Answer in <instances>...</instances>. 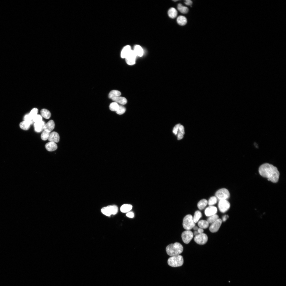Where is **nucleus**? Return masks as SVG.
<instances>
[{"label":"nucleus","mask_w":286,"mask_h":286,"mask_svg":"<svg viewBox=\"0 0 286 286\" xmlns=\"http://www.w3.org/2000/svg\"><path fill=\"white\" fill-rule=\"evenodd\" d=\"M259 171L260 175L273 183L278 182L280 173L277 168L272 165L265 163L260 166Z\"/></svg>","instance_id":"nucleus-1"},{"label":"nucleus","mask_w":286,"mask_h":286,"mask_svg":"<svg viewBox=\"0 0 286 286\" xmlns=\"http://www.w3.org/2000/svg\"><path fill=\"white\" fill-rule=\"evenodd\" d=\"M183 250L182 246L178 242L170 244L166 248L167 254L171 257L179 255L182 252Z\"/></svg>","instance_id":"nucleus-2"},{"label":"nucleus","mask_w":286,"mask_h":286,"mask_svg":"<svg viewBox=\"0 0 286 286\" xmlns=\"http://www.w3.org/2000/svg\"><path fill=\"white\" fill-rule=\"evenodd\" d=\"M168 264L170 266L172 267H180L184 263L183 257L180 255L170 257L168 260Z\"/></svg>","instance_id":"nucleus-3"},{"label":"nucleus","mask_w":286,"mask_h":286,"mask_svg":"<svg viewBox=\"0 0 286 286\" xmlns=\"http://www.w3.org/2000/svg\"><path fill=\"white\" fill-rule=\"evenodd\" d=\"M182 225L184 228L186 230H190L195 226V223L194 221L192 216L189 214L184 218L183 220Z\"/></svg>","instance_id":"nucleus-4"},{"label":"nucleus","mask_w":286,"mask_h":286,"mask_svg":"<svg viewBox=\"0 0 286 286\" xmlns=\"http://www.w3.org/2000/svg\"><path fill=\"white\" fill-rule=\"evenodd\" d=\"M118 209L116 205L108 206L103 208L101 210L102 213L107 216H110L112 214H116L118 212Z\"/></svg>","instance_id":"nucleus-5"},{"label":"nucleus","mask_w":286,"mask_h":286,"mask_svg":"<svg viewBox=\"0 0 286 286\" xmlns=\"http://www.w3.org/2000/svg\"><path fill=\"white\" fill-rule=\"evenodd\" d=\"M215 196L219 201L227 200L230 197V194L227 189L223 188L219 189L216 192Z\"/></svg>","instance_id":"nucleus-6"},{"label":"nucleus","mask_w":286,"mask_h":286,"mask_svg":"<svg viewBox=\"0 0 286 286\" xmlns=\"http://www.w3.org/2000/svg\"><path fill=\"white\" fill-rule=\"evenodd\" d=\"M218 207L220 211L224 213L229 210L230 207V204L227 200H220L219 202Z\"/></svg>","instance_id":"nucleus-7"},{"label":"nucleus","mask_w":286,"mask_h":286,"mask_svg":"<svg viewBox=\"0 0 286 286\" xmlns=\"http://www.w3.org/2000/svg\"><path fill=\"white\" fill-rule=\"evenodd\" d=\"M193 233L190 230L184 231L182 234L181 237L182 241L186 244H188L193 238Z\"/></svg>","instance_id":"nucleus-8"},{"label":"nucleus","mask_w":286,"mask_h":286,"mask_svg":"<svg viewBox=\"0 0 286 286\" xmlns=\"http://www.w3.org/2000/svg\"><path fill=\"white\" fill-rule=\"evenodd\" d=\"M194 240L197 244L200 245H203L207 242L208 237L207 234L203 233L199 234L195 236Z\"/></svg>","instance_id":"nucleus-9"},{"label":"nucleus","mask_w":286,"mask_h":286,"mask_svg":"<svg viewBox=\"0 0 286 286\" xmlns=\"http://www.w3.org/2000/svg\"><path fill=\"white\" fill-rule=\"evenodd\" d=\"M137 56L133 50H131L130 53L125 58L127 63L129 65H132L136 63Z\"/></svg>","instance_id":"nucleus-10"},{"label":"nucleus","mask_w":286,"mask_h":286,"mask_svg":"<svg viewBox=\"0 0 286 286\" xmlns=\"http://www.w3.org/2000/svg\"><path fill=\"white\" fill-rule=\"evenodd\" d=\"M222 222V219L219 218L216 221L212 223L209 228L210 231L212 233L217 232L221 225Z\"/></svg>","instance_id":"nucleus-11"},{"label":"nucleus","mask_w":286,"mask_h":286,"mask_svg":"<svg viewBox=\"0 0 286 286\" xmlns=\"http://www.w3.org/2000/svg\"><path fill=\"white\" fill-rule=\"evenodd\" d=\"M217 211V209L216 207L209 206L205 210V213L207 217H210L216 214Z\"/></svg>","instance_id":"nucleus-12"},{"label":"nucleus","mask_w":286,"mask_h":286,"mask_svg":"<svg viewBox=\"0 0 286 286\" xmlns=\"http://www.w3.org/2000/svg\"><path fill=\"white\" fill-rule=\"evenodd\" d=\"M45 124V122L43 121L35 123L34 127L35 131L37 132H41L44 130V127Z\"/></svg>","instance_id":"nucleus-13"},{"label":"nucleus","mask_w":286,"mask_h":286,"mask_svg":"<svg viewBox=\"0 0 286 286\" xmlns=\"http://www.w3.org/2000/svg\"><path fill=\"white\" fill-rule=\"evenodd\" d=\"M48 140L50 142H58L60 140L59 136L57 132L53 131L50 133Z\"/></svg>","instance_id":"nucleus-14"},{"label":"nucleus","mask_w":286,"mask_h":286,"mask_svg":"<svg viewBox=\"0 0 286 286\" xmlns=\"http://www.w3.org/2000/svg\"><path fill=\"white\" fill-rule=\"evenodd\" d=\"M55 124L53 120H51L45 124L44 127V130L50 132L53 130L54 128Z\"/></svg>","instance_id":"nucleus-15"},{"label":"nucleus","mask_w":286,"mask_h":286,"mask_svg":"<svg viewBox=\"0 0 286 286\" xmlns=\"http://www.w3.org/2000/svg\"><path fill=\"white\" fill-rule=\"evenodd\" d=\"M45 148L46 150L49 152H52L58 148V146L55 143L50 142L45 145Z\"/></svg>","instance_id":"nucleus-16"},{"label":"nucleus","mask_w":286,"mask_h":286,"mask_svg":"<svg viewBox=\"0 0 286 286\" xmlns=\"http://www.w3.org/2000/svg\"><path fill=\"white\" fill-rule=\"evenodd\" d=\"M112 99L114 102L122 105L126 104L127 102V100L125 98L120 96L114 98Z\"/></svg>","instance_id":"nucleus-17"},{"label":"nucleus","mask_w":286,"mask_h":286,"mask_svg":"<svg viewBox=\"0 0 286 286\" xmlns=\"http://www.w3.org/2000/svg\"><path fill=\"white\" fill-rule=\"evenodd\" d=\"M131 50V47L129 45H127L124 47L122 49L121 53V57L122 58H125Z\"/></svg>","instance_id":"nucleus-18"},{"label":"nucleus","mask_w":286,"mask_h":286,"mask_svg":"<svg viewBox=\"0 0 286 286\" xmlns=\"http://www.w3.org/2000/svg\"><path fill=\"white\" fill-rule=\"evenodd\" d=\"M133 50L137 56L141 57L144 54V50L142 47L139 45H137L135 46Z\"/></svg>","instance_id":"nucleus-19"},{"label":"nucleus","mask_w":286,"mask_h":286,"mask_svg":"<svg viewBox=\"0 0 286 286\" xmlns=\"http://www.w3.org/2000/svg\"><path fill=\"white\" fill-rule=\"evenodd\" d=\"M177 22L179 25L184 26L187 24V20L185 17L183 16H180L177 18Z\"/></svg>","instance_id":"nucleus-20"},{"label":"nucleus","mask_w":286,"mask_h":286,"mask_svg":"<svg viewBox=\"0 0 286 286\" xmlns=\"http://www.w3.org/2000/svg\"><path fill=\"white\" fill-rule=\"evenodd\" d=\"M208 204V201L205 199H203L200 201L197 204L198 209L202 210L205 208Z\"/></svg>","instance_id":"nucleus-21"},{"label":"nucleus","mask_w":286,"mask_h":286,"mask_svg":"<svg viewBox=\"0 0 286 286\" xmlns=\"http://www.w3.org/2000/svg\"><path fill=\"white\" fill-rule=\"evenodd\" d=\"M168 13L169 17L172 19L176 18L178 15L177 10L173 7L169 9Z\"/></svg>","instance_id":"nucleus-22"},{"label":"nucleus","mask_w":286,"mask_h":286,"mask_svg":"<svg viewBox=\"0 0 286 286\" xmlns=\"http://www.w3.org/2000/svg\"><path fill=\"white\" fill-rule=\"evenodd\" d=\"M209 223L207 220H201L198 222V225L200 228L202 229H206L208 228Z\"/></svg>","instance_id":"nucleus-23"},{"label":"nucleus","mask_w":286,"mask_h":286,"mask_svg":"<svg viewBox=\"0 0 286 286\" xmlns=\"http://www.w3.org/2000/svg\"><path fill=\"white\" fill-rule=\"evenodd\" d=\"M132 206L130 204H125L121 206L120 210L123 213L128 212L132 209Z\"/></svg>","instance_id":"nucleus-24"},{"label":"nucleus","mask_w":286,"mask_h":286,"mask_svg":"<svg viewBox=\"0 0 286 286\" xmlns=\"http://www.w3.org/2000/svg\"><path fill=\"white\" fill-rule=\"evenodd\" d=\"M41 114L42 116L46 119H49L51 115L50 112L45 109H43L41 110Z\"/></svg>","instance_id":"nucleus-25"},{"label":"nucleus","mask_w":286,"mask_h":286,"mask_svg":"<svg viewBox=\"0 0 286 286\" xmlns=\"http://www.w3.org/2000/svg\"><path fill=\"white\" fill-rule=\"evenodd\" d=\"M177 9L180 12L183 14H187L189 12L188 8L187 7L183 6L181 4H178Z\"/></svg>","instance_id":"nucleus-26"},{"label":"nucleus","mask_w":286,"mask_h":286,"mask_svg":"<svg viewBox=\"0 0 286 286\" xmlns=\"http://www.w3.org/2000/svg\"><path fill=\"white\" fill-rule=\"evenodd\" d=\"M121 95V92L118 90H114L111 91L109 94V97L110 99L120 96Z\"/></svg>","instance_id":"nucleus-27"},{"label":"nucleus","mask_w":286,"mask_h":286,"mask_svg":"<svg viewBox=\"0 0 286 286\" xmlns=\"http://www.w3.org/2000/svg\"><path fill=\"white\" fill-rule=\"evenodd\" d=\"M202 217V214L201 212L198 210L196 211L195 212L193 217L194 221L195 223L198 222Z\"/></svg>","instance_id":"nucleus-28"},{"label":"nucleus","mask_w":286,"mask_h":286,"mask_svg":"<svg viewBox=\"0 0 286 286\" xmlns=\"http://www.w3.org/2000/svg\"><path fill=\"white\" fill-rule=\"evenodd\" d=\"M30 125L27 122L24 121L20 122L19 126L20 128L22 129L27 130L30 128Z\"/></svg>","instance_id":"nucleus-29"},{"label":"nucleus","mask_w":286,"mask_h":286,"mask_svg":"<svg viewBox=\"0 0 286 286\" xmlns=\"http://www.w3.org/2000/svg\"><path fill=\"white\" fill-rule=\"evenodd\" d=\"M219 219V216L217 214L209 217L207 220V221L209 224H212L215 222Z\"/></svg>","instance_id":"nucleus-30"},{"label":"nucleus","mask_w":286,"mask_h":286,"mask_svg":"<svg viewBox=\"0 0 286 286\" xmlns=\"http://www.w3.org/2000/svg\"><path fill=\"white\" fill-rule=\"evenodd\" d=\"M218 200L216 196L211 197L208 201V204L209 206H213L217 203Z\"/></svg>","instance_id":"nucleus-31"},{"label":"nucleus","mask_w":286,"mask_h":286,"mask_svg":"<svg viewBox=\"0 0 286 286\" xmlns=\"http://www.w3.org/2000/svg\"><path fill=\"white\" fill-rule=\"evenodd\" d=\"M119 106V105L118 104L115 102H114L110 104L109 108L111 110L116 112L118 109Z\"/></svg>","instance_id":"nucleus-32"},{"label":"nucleus","mask_w":286,"mask_h":286,"mask_svg":"<svg viewBox=\"0 0 286 286\" xmlns=\"http://www.w3.org/2000/svg\"><path fill=\"white\" fill-rule=\"evenodd\" d=\"M126 110V108L124 106L119 105V107L116 112L118 114L121 115L125 113Z\"/></svg>","instance_id":"nucleus-33"},{"label":"nucleus","mask_w":286,"mask_h":286,"mask_svg":"<svg viewBox=\"0 0 286 286\" xmlns=\"http://www.w3.org/2000/svg\"><path fill=\"white\" fill-rule=\"evenodd\" d=\"M50 133V132L46 131L44 130L41 135V138L44 141H45L48 139L49 137Z\"/></svg>","instance_id":"nucleus-34"},{"label":"nucleus","mask_w":286,"mask_h":286,"mask_svg":"<svg viewBox=\"0 0 286 286\" xmlns=\"http://www.w3.org/2000/svg\"><path fill=\"white\" fill-rule=\"evenodd\" d=\"M38 109L36 108H33L30 113L28 114L29 115L33 120L34 118L37 115Z\"/></svg>","instance_id":"nucleus-35"},{"label":"nucleus","mask_w":286,"mask_h":286,"mask_svg":"<svg viewBox=\"0 0 286 286\" xmlns=\"http://www.w3.org/2000/svg\"><path fill=\"white\" fill-rule=\"evenodd\" d=\"M24 121H26L29 123L30 125L33 124L34 123L33 120L30 117L29 114L26 115L24 118Z\"/></svg>","instance_id":"nucleus-36"},{"label":"nucleus","mask_w":286,"mask_h":286,"mask_svg":"<svg viewBox=\"0 0 286 286\" xmlns=\"http://www.w3.org/2000/svg\"><path fill=\"white\" fill-rule=\"evenodd\" d=\"M33 121L35 123L42 121H43V118L41 115H37L33 118Z\"/></svg>","instance_id":"nucleus-37"},{"label":"nucleus","mask_w":286,"mask_h":286,"mask_svg":"<svg viewBox=\"0 0 286 286\" xmlns=\"http://www.w3.org/2000/svg\"><path fill=\"white\" fill-rule=\"evenodd\" d=\"M180 125V124H178L176 125L173 128L172 131L173 133L175 135H177L178 134L179 128Z\"/></svg>","instance_id":"nucleus-38"},{"label":"nucleus","mask_w":286,"mask_h":286,"mask_svg":"<svg viewBox=\"0 0 286 286\" xmlns=\"http://www.w3.org/2000/svg\"><path fill=\"white\" fill-rule=\"evenodd\" d=\"M126 216L128 218H133L134 217V213L132 212H129L126 214Z\"/></svg>","instance_id":"nucleus-39"},{"label":"nucleus","mask_w":286,"mask_h":286,"mask_svg":"<svg viewBox=\"0 0 286 286\" xmlns=\"http://www.w3.org/2000/svg\"><path fill=\"white\" fill-rule=\"evenodd\" d=\"M178 131L181 132L183 135L185 134V132L184 128V126L182 125H180Z\"/></svg>","instance_id":"nucleus-40"},{"label":"nucleus","mask_w":286,"mask_h":286,"mask_svg":"<svg viewBox=\"0 0 286 286\" xmlns=\"http://www.w3.org/2000/svg\"><path fill=\"white\" fill-rule=\"evenodd\" d=\"M177 134L178 139V140H180L183 138L184 135L179 131H178Z\"/></svg>","instance_id":"nucleus-41"},{"label":"nucleus","mask_w":286,"mask_h":286,"mask_svg":"<svg viewBox=\"0 0 286 286\" xmlns=\"http://www.w3.org/2000/svg\"><path fill=\"white\" fill-rule=\"evenodd\" d=\"M185 3L186 5L191 6H191L193 4L192 1H190V0H186L185 1Z\"/></svg>","instance_id":"nucleus-42"},{"label":"nucleus","mask_w":286,"mask_h":286,"mask_svg":"<svg viewBox=\"0 0 286 286\" xmlns=\"http://www.w3.org/2000/svg\"><path fill=\"white\" fill-rule=\"evenodd\" d=\"M229 218V216L228 215L224 216L222 218V221L225 222Z\"/></svg>","instance_id":"nucleus-43"},{"label":"nucleus","mask_w":286,"mask_h":286,"mask_svg":"<svg viewBox=\"0 0 286 286\" xmlns=\"http://www.w3.org/2000/svg\"><path fill=\"white\" fill-rule=\"evenodd\" d=\"M199 234H201L203 233L204 230L203 229L200 228H198L197 230Z\"/></svg>","instance_id":"nucleus-44"},{"label":"nucleus","mask_w":286,"mask_h":286,"mask_svg":"<svg viewBox=\"0 0 286 286\" xmlns=\"http://www.w3.org/2000/svg\"><path fill=\"white\" fill-rule=\"evenodd\" d=\"M193 234V235H194L195 236H196L197 235H198L199 234L198 232V231H195L194 232V233Z\"/></svg>","instance_id":"nucleus-45"},{"label":"nucleus","mask_w":286,"mask_h":286,"mask_svg":"<svg viewBox=\"0 0 286 286\" xmlns=\"http://www.w3.org/2000/svg\"><path fill=\"white\" fill-rule=\"evenodd\" d=\"M198 228L196 226H195L193 227V229L195 231H197L198 229Z\"/></svg>","instance_id":"nucleus-46"},{"label":"nucleus","mask_w":286,"mask_h":286,"mask_svg":"<svg viewBox=\"0 0 286 286\" xmlns=\"http://www.w3.org/2000/svg\"><path fill=\"white\" fill-rule=\"evenodd\" d=\"M174 1V2H177V1Z\"/></svg>","instance_id":"nucleus-47"}]
</instances>
